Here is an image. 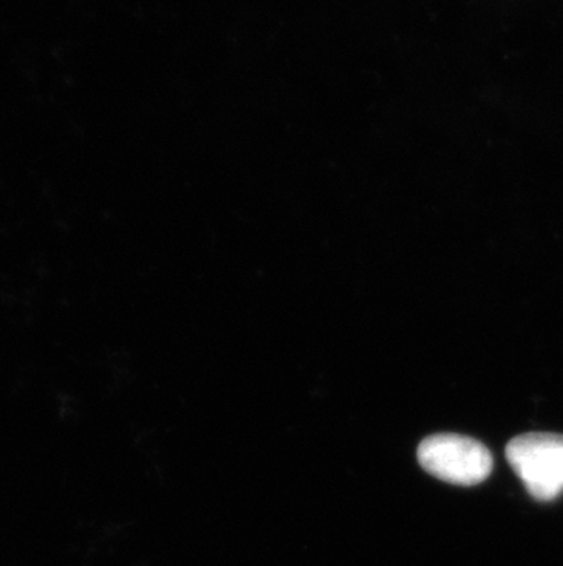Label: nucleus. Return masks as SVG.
Instances as JSON below:
<instances>
[{
    "instance_id": "obj_1",
    "label": "nucleus",
    "mask_w": 563,
    "mask_h": 566,
    "mask_svg": "<svg viewBox=\"0 0 563 566\" xmlns=\"http://www.w3.org/2000/svg\"><path fill=\"white\" fill-rule=\"evenodd\" d=\"M421 468L439 481L476 486L492 473V454L478 440L461 434H432L417 448Z\"/></svg>"
},
{
    "instance_id": "obj_2",
    "label": "nucleus",
    "mask_w": 563,
    "mask_h": 566,
    "mask_svg": "<svg viewBox=\"0 0 563 566\" xmlns=\"http://www.w3.org/2000/svg\"><path fill=\"white\" fill-rule=\"evenodd\" d=\"M507 460L527 492L553 501L563 492V434L529 433L507 446Z\"/></svg>"
}]
</instances>
